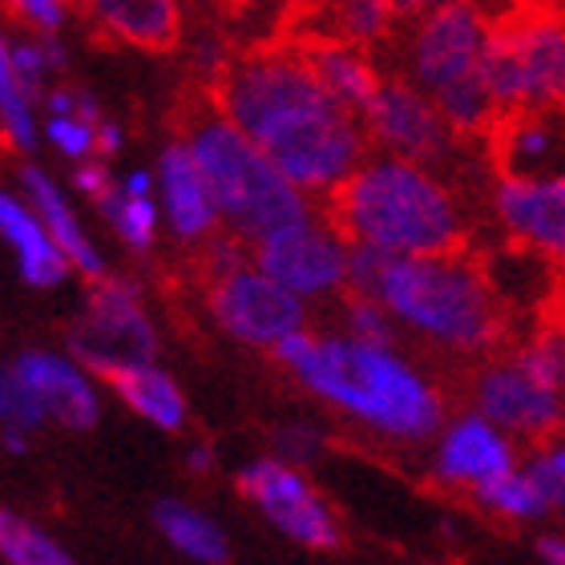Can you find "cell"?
I'll use <instances>...</instances> for the list:
<instances>
[{"instance_id":"cell-31","label":"cell","mask_w":565,"mask_h":565,"mask_svg":"<svg viewBox=\"0 0 565 565\" xmlns=\"http://www.w3.org/2000/svg\"><path fill=\"white\" fill-rule=\"evenodd\" d=\"M513 360H518L533 380H542L545 388H554L565 396V328H545V331H537V335H530V340L513 352Z\"/></svg>"},{"instance_id":"cell-29","label":"cell","mask_w":565,"mask_h":565,"mask_svg":"<svg viewBox=\"0 0 565 565\" xmlns=\"http://www.w3.org/2000/svg\"><path fill=\"white\" fill-rule=\"evenodd\" d=\"M12 61H17V73H21L24 89H29L33 102L41 106L45 94L53 89L49 77H53V73H65L70 53L61 45V33H29L12 41Z\"/></svg>"},{"instance_id":"cell-34","label":"cell","mask_w":565,"mask_h":565,"mask_svg":"<svg viewBox=\"0 0 565 565\" xmlns=\"http://www.w3.org/2000/svg\"><path fill=\"white\" fill-rule=\"evenodd\" d=\"M29 33H61L73 17V0H0Z\"/></svg>"},{"instance_id":"cell-18","label":"cell","mask_w":565,"mask_h":565,"mask_svg":"<svg viewBox=\"0 0 565 565\" xmlns=\"http://www.w3.org/2000/svg\"><path fill=\"white\" fill-rule=\"evenodd\" d=\"M158 194H162V218L182 243H202L214 235L218 218V202L214 190L202 174L199 158L190 153L186 141L166 146L158 158Z\"/></svg>"},{"instance_id":"cell-2","label":"cell","mask_w":565,"mask_h":565,"mask_svg":"<svg viewBox=\"0 0 565 565\" xmlns=\"http://www.w3.org/2000/svg\"><path fill=\"white\" fill-rule=\"evenodd\" d=\"M275 360L307 392L384 440L420 445L445 428L440 388L396 348L352 335H311L303 328L275 348Z\"/></svg>"},{"instance_id":"cell-12","label":"cell","mask_w":565,"mask_h":565,"mask_svg":"<svg viewBox=\"0 0 565 565\" xmlns=\"http://www.w3.org/2000/svg\"><path fill=\"white\" fill-rule=\"evenodd\" d=\"M364 130L380 150L420 162L428 170L445 166L460 138L433 97L424 94L416 82H404V77L380 85L376 102L364 114Z\"/></svg>"},{"instance_id":"cell-41","label":"cell","mask_w":565,"mask_h":565,"mask_svg":"<svg viewBox=\"0 0 565 565\" xmlns=\"http://www.w3.org/2000/svg\"><path fill=\"white\" fill-rule=\"evenodd\" d=\"M153 182H158V178H153L150 170H134V174L121 178V190H126V194H150Z\"/></svg>"},{"instance_id":"cell-32","label":"cell","mask_w":565,"mask_h":565,"mask_svg":"<svg viewBox=\"0 0 565 565\" xmlns=\"http://www.w3.org/2000/svg\"><path fill=\"white\" fill-rule=\"evenodd\" d=\"M343 335L364 343H380V348H396V319L380 299L372 295H355L343 303Z\"/></svg>"},{"instance_id":"cell-4","label":"cell","mask_w":565,"mask_h":565,"mask_svg":"<svg viewBox=\"0 0 565 565\" xmlns=\"http://www.w3.org/2000/svg\"><path fill=\"white\" fill-rule=\"evenodd\" d=\"M331 223L352 247L384 255H452L469 223L445 178L408 158H372L331 194Z\"/></svg>"},{"instance_id":"cell-33","label":"cell","mask_w":565,"mask_h":565,"mask_svg":"<svg viewBox=\"0 0 565 565\" xmlns=\"http://www.w3.org/2000/svg\"><path fill=\"white\" fill-rule=\"evenodd\" d=\"M102 126V121H97ZM97 126L94 121L77 118V114H49L41 134L49 138V146L73 162H85L89 153H97Z\"/></svg>"},{"instance_id":"cell-30","label":"cell","mask_w":565,"mask_h":565,"mask_svg":"<svg viewBox=\"0 0 565 565\" xmlns=\"http://www.w3.org/2000/svg\"><path fill=\"white\" fill-rule=\"evenodd\" d=\"M335 41L352 45H376L396 24V0H331L328 4Z\"/></svg>"},{"instance_id":"cell-38","label":"cell","mask_w":565,"mask_h":565,"mask_svg":"<svg viewBox=\"0 0 565 565\" xmlns=\"http://www.w3.org/2000/svg\"><path fill=\"white\" fill-rule=\"evenodd\" d=\"M73 186L82 190V194H89V199H97L102 190L114 186V178H109V170L102 162H77V170H73Z\"/></svg>"},{"instance_id":"cell-9","label":"cell","mask_w":565,"mask_h":565,"mask_svg":"<svg viewBox=\"0 0 565 565\" xmlns=\"http://www.w3.org/2000/svg\"><path fill=\"white\" fill-rule=\"evenodd\" d=\"M255 267L271 275L299 299H323L348 287L352 243L335 223H319L316 214L295 226H282L263 243H255Z\"/></svg>"},{"instance_id":"cell-20","label":"cell","mask_w":565,"mask_h":565,"mask_svg":"<svg viewBox=\"0 0 565 565\" xmlns=\"http://www.w3.org/2000/svg\"><path fill=\"white\" fill-rule=\"evenodd\" d=\"M0 238L17 250V267H21V279L29 287H53L70 275V255L49 235L45 218L29 202L4 194V190H0Z\"/></svg>"},{"instance_id":"cell-39","label":"cell","mask_w":565,"mask_h":565,"mask_svg":"<svg viewBox=\"0 0 565 565\" xmlns=\"http://www.w3.org/2000/svg\"><path fill=\"white\" fill-rule=\"evenodd\" d=\"M121 146H126V134H121V126H118V121L102 118V126H97V153H102V158H114Z\"/></svg>"},{"instance_id":"cell-11","label":"cell","mask_w":565,"mask_h":565,"mask_svg":"<svg viewBox=\"0 0 565 565\" xmlns=\"http://www.w3.org/2000/svg\"><path fill=\"white\" fill-rule=\"evenodd\" d=\"M303 303L307 299L287 291L259 267H238L235 275H223L211 287V316L218 319V328L235 335L238 343L271 348V352L287 335L303 331Z\"/></svg>"},{"instance_id":"cell-7","label":"cell","mask_w":565,"mask_h":565,"mask_svg":"<svg viewBox=\"0 0 565 565\" xmlns=\"http://www.w3.org/2000/svg\"><path fill=\"white\" fill-rule=\"evenodd\" d=\"M484 77L501 114L565 109V17L550 4H521L489 24Z\"/></svg>"},{"instance_id":"cell-28","label":"cell","mask_w":565,"mask_h":565,"mask_svg":"<svg viewBox=\"0 0 565 565\" xmlns=\"http://www.w3.org/2000/svg\"><path fill=\"white\" fill-rule=\"evenodd\" d=\"M0 557L9 565H77L41 525L0 509Z\"/></svg>"},{"instance_id":"cell-6","label":"cell","mask_w":565,"mask_h":565,"mask_svg":"<svg viewBox=\"0 0 565 565\" xmlns=\"http://www.w3.org/2000/svg\"><path fill=\"white\" fill-rule=\"evenodd\" d=\"M484 49H489V21L469 0H448L416 21L408 49L413 82L440 106L460 138L489 134L501 118L484 77Z\"/></svg>"},{"instance_id":"cell-15","label":"cell","mask_w":565,"mask_h":565,"mask_svg":"<svg viewBox=\"0 0 565 565\" xmlns=\"http://www.w3.org/2000/svg\"><path fill=\"white\" fill-rule=\"evenodd\" d=\"M518 469V448L505 428L484 420L481 413H465L440 428L433 457V481L448 489H477L501 472Z\"/></svg>"},{"instance_id":"cell-22","label":"cell","mask_w":565,"mask_h":565,"mask_svg":"<svg viewBox=\"0 0 565 565\" xmlns=\"http://www.w3.org/2000/svg\"><path fill=\"white\" fill-rule=\"evenodd\" d=\"M21 186H24V194H29V206H33V211L45 218L49 235L57 238V247L70 255L73 267H77L85 279H94V282L106 279V263H102V255L94 250L89 235L82 231V223H77V214H73L70 199L61 194L57 182H53V178H49L41 166H24V170H21Z\"/></svg>"},{"instance_id":"cell-27","label":"cell","mask_w":565,"mask_h":565,"mask_svg":"<svg viewBox=\"0 0 565 565\" xmlns=\"http://www.w3.org/2000/svg\"><path fill=\"white\" fill-rule=\"evenodd\" d=\"M97 211L114 231L121 235V243H130L134 250H150L153 235H158V202L150 194H126L121 182H114L109 190L97 194Z\"/></svg>"},{"instance_id":"cell-21","label":"cell","mask_w":565,"mask_h":565,"mask_svg":"<svg viewBox=\"0 0 565 565\" xmlns=\"http://www.w3.org/2000/svg\"><path fill=\"white\" fill-rule=\"evenodd\" d=\"M303 57L311 61V70L319 73V82L328 85V94L335 97L340 106H348L352 114L364 118L367 106L376 102L384 77H380L376 65L360 53V45L323 36V41H307Z\"/></svg>"},{"instance_id":"cell-36","label":"cell","mask_w":565,"mask_h":565,"mask_svg":"<svg viewBox=\"0 0 565 565\" xmlns=\"http://www.w3.org/2000/svg\"><path fill=\"white\" fill-rule=\"evenodd\" d=\"M0 420L17 424L24 433H33V428L45 424V413L33 404V396H24L21 384L12 380V372H0Z\"/></svg>"},{"instance_id":"cell-23","label":"cell","mask_w":565,"mask_h":565,"mask_svg":"<svg viewBox=\"0 0 565 565\" xmlns=\"http://www.w3.org/2000/svg\"><path fill=\"white\" fill-rule=\"evenodd\" d=\"M109 388L118 392L121 401L130 404L141 420H150L153 428L174 433V428L186 424V396H182V388H178L174 380L166 376L158 364L114 372V376H109Z\"/></svg>"},{"instance_id":"cell-13","label":"cell","mask_w":565,"mask_h":565,"mask_svg":"<svg viewBox=\"0 0 565 565\" xmlns=\"http://www.w3.org/2000/svg\"><path fill=\"white\" fill-rule=\"evenodd\" d=\"M469 401L472 413H481L484 420H493L497 428H505L509 436H521V440H545L562 428L565 396L545 388L542 380H533L513 355L477 367Z\"/></svg>"},{"instance_id":"cell-19","label":"cell","mask_w":565,"mask_h":565,"mask_svg":"<svg viewBox=\"0 0 565 565\" xmlns=\"http://www.w3.org/2000/svg\"><path fill=\"white\" fill-rule=\"evenodd\" d=\"M97 33L118 45L162 53L182 36V0H73Z\"/></svg>"},{"instance_id":"cell-26","label":"cell","mask_w":565,"mask_h":565,"mask_svg":"<svg viewBox=\"0 0 565 565\" xmlns=\"http://www.w3.org/2000/svg\"><path fill=\"white\" fill-rule=\"evenodd\" d=\"M472 501L509 521H533L554 509L545 501L542 484L533 481L530 469H509V472H501V477H493V481L477 484V489H472Z\"/></svg>"},{"instance_id":"cell-44","label":"cell","mask_w":565,"mask_h":565,"mask_svg":"<svg viewBox=\"0 0 565 565\" xmlns=\"http://www.w3.org/2000/svg\"><path fill=\"white\" fill-rule=\"evenodd\" d=\"M562 433H565V404H562Z\"/></svg>"},{"instance_id":"cell-8","label":"cell","mask_w":565,"mask_h":565,"mask_svg":"<svg viewBox=\"0 0 565 565\" xmlns=\"http://www.w3.org/2000/svg\"><path fill=\"white\" fill-rule=\"evenodd\" d=\"M70 348L85 367H94L97 376L109 380L126 367L153 364L158 335H153L130 282H94L89 303L70 331Z\"/></svg>"},{"instance_id":"cell-42","label":"cell","mask_w":565,"mask_h":565,"mask_svg":"<svg viewBox=\"0 0 565 565\" xmlns=\"http://www.w3.org/2000/svg\"><path fill=\"white\" fill-rule=\"evenodd\" d=\"M186 465H190V472H211L214 469V452L206 445H194L186 452Z\"/></svg>"},{"instance_id":"cell-1","label":"cell","mask_w":565,"mask_h":565,"mask_svg":"<svg viewBox=\"0 0 565 565\" xmlns=\"http://www.w3.org/2000/svg\"><path fill=\"white\" fill-rule=\"evenodd\" d=\"M218 109L307 194H335L367 162L364 118L340 106L303 49H259L218 82Z\"/></svg>"},{"instance_id":"cell-3","label":"cell","mask_w":565,"mask_h":565,"mask_svg":"<svg viewBox=\"0 0 565 565\" xmlns=\"http://www.w3.org/2000/svg\"><path fill=\"white\" fill-rule=\"evenodd\" d=\"M348 287L380 299L401 328L445 352L484 355L505 340V311L493 279L460 250L384 255L372 247H352Z\"/></svg>"},{"instance_id":"cell-17","label":"cell","mask_w":565,"mask_h":565,"mask_svg":"<svg viewBox=\"0 0 565 565\" xmlns=\"http://www.w3.org/2000/svg\"><path fill=\"white\" fill-rule=\"evenodd\" d=\"M9 372L21 384L24 396H33V404L45 413V420L53 416L65 428H94L97 424V413H102L97 392L73 360L53 352H24L17 355V364Z\"/></svg>"},{"instance_id":"cell-40","label":"cell","mask_w":565,"mask_h":565,"mask_svg":"<svg viewBox=\"0 0 565 565\" xmlns=\"http://www.w3.org/2000/svg\"><path fill=\"white\" fill-rule=\"evenodd\" d=\"M537 554H542L545 565H565V537H542Z\"/></svg>"},{"instance_id":"cell-43","label":"cell","mask_w":565,"mask_h":565,"mask_svg":"<svg viewBox=\"0 0 565 565\" xmlns=\"http://www.w3.org/2000/svg\"><path fill=\"white\" fill-rule=\"evenodd\" d=\"M530 4H550V9H557V4H565V0H530Z\"/></svg>"},{"instance_id":"cell-25","label":"cell","mask_w":565,"mask_h":565,"mask_svg":"<svg viewBox=\"0 0 565 565\" xmlns=\"http://www.w3.org/2000/svg\"><path fill=\"white\" fill-rule=\"evenodd\" d=\"M0 134L12 150L33 153L41 141V126H36V102L24 89L17 61H12V36L0 29Z\"/></svg>"},{"instance_id":"cell-35","label":"cell","mask_w":565,"mask_h":565,"mask_svg":"<svg viewBox=\"0 0 565 565\" xmlns=\"http://www.w3.org/2000/svg\"><path fill=\"white\" fill-rule=\"evenodd\" d=\"M525 469L533 472V481L542 484L545 501L554 509H565V440L545 445L542 452H533V460Z\"/></svg>"},{"instance_id":"cell-16","label":"cell","mask_w":565,"mask_h":565,"mask_svg":"<svg viewBox=\"0 0 565 565\" xmlns=\"http://www.w3.org/2000/svg\"><path fill=\"white\" fill-rule=\"evenodd\" d=\"M484 138L497 174L545 178L565 170V109H509Z\"/></svg>"},{"instance_id":"cell-14","label":"cell","mask_w":565,"mask_h":565,"mask_svg":"<svg viewBox=\"0 0 565 565\" xmlns=\"http://www.w3.org/2000/svg\"><path fill=\"white\" fill-rule=\"evenodd\" d=\"M493 214L521 250L565 267V170L545 178L497 174Z\"/></svg>"},{"instance_id":"cell-5","label":"cell","mask_w":565,"mask_h":565,"mask_svg":"<svg viewBox=\"0 0 565 565\" xmlns=\"http://www.w3.org/2000/svg\"><path fill=\"white\" fill-rule=\"evenodd\" d=\"M186 146L211 182L218 218L235 238L263 243L282 226L311 218L307 190L295 186L263 153V146H255L223 109L194 118V126L186 130Z\"/></svg>"},{"instance_id":"cell-10","label":"cell","mask_w":565,"mask_h":565,"mask_svg":"<svg viewBox=\"0 0 565 565\" xmlns=\"http://www.w3.org/2000/svg\"><path fill=\"white\" fill-rule=\"evenodd\" d=\"M238 493L247 497L275 530L307 550H335L343 542L340 521L328 509V501L307 484L299 465H287L279 457L250 460L247 469L238 472Z\"/></svg>"},{"instance_id":"cell-37","label":"cell","mask_w":565,"mask_h":565,"mask_svg":"<svg viewBox=\"0 0 565 565\" xmlns=\"http://www.w3.org/2000/svg\"><path fill=\"white\" fill-rule=\"evenodd\" d=\"M323 452V436L311 424H287L275 433V457L287 465H311Z\"/></svg>"},{"instance_id":"cell-24","label":"cell","mask_w":565,"mask_h":565,"mask_svg":"<svg viewBox=\"0 0 565 565\" xmlns=\"http://www.w3.org/2000/svg\"><path fill=\"white\" fill-rule=\"evenodd\" d=\"M153 525H158L166 542L174 545L178 554H186L190 562L223 565L226 557H231L226 533L218 530L202 509L186 505V501H158V505H153Z\"/></svg>"}]
</instances>
